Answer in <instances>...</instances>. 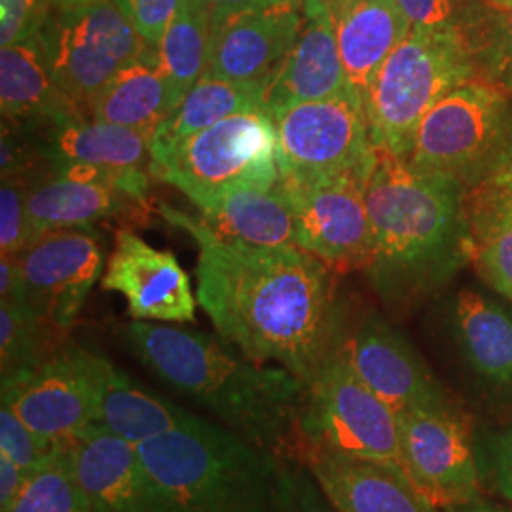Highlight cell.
I'll return each mask as SVG.
<instances>
[{
	"label": "cell",
	"mask_w": 512,
	"mask_h": 512,
	"mask_svg": "<svg viewBox=\"0 0 512 512\" xmlns=\"http://www.w3.org/2000/svg\"><path fill=\"white\" fill-rule=\"evenodd\" d=\"M200 219L219 236L258 247L298 245L289 200L277 186H239L196 200Z\"/></svg>",
	"instance_id": "cell-23"
},
{
	"label": "cell",
	"mask_w": 512,
	"mask_h": 512,
	"mask_svg": "<svg viewBox=\"0 0 512 512\" xmlns=\"http://www.w3.org/2000/svg\"><path fill=\"white\" fill-rule=\"evenodd\" d=\"M406 164L446 175L467 190L512 165V101L492 82L471 80L421 120Z\"/></svg>",
	"instance_id": "cell-6"
},
{
	"label": "cell",
	"mask_w": 512,
	"mask_h": 512,
	"mask_svg": "<svg viewBox=\"0 0 512 512\" xmlns=\"http://www.w3.org/2000/svg\"><path fill=\"white\" fill-rule=\"evenodd\" d=\"M304 4H279L211 23L205 73L232 82L268 86L293 50Z\"/></svg>",
	"instance_id": "cell-16"
},
{
	"label": "cell",
	"mask_w": 512,
	"mask_h": 512,
	"mask_svg": "<svg viewBox=\"0 0 512 512\" xmlns=\"http://www.w3.org/2000/svg\"><path fill=\"white\" fill-rule=\"evenodd\" d=\"M99 387L101 355L67 340L37 370L2 384V404L42 439L67 442L97 421Z\"/></svg>",
	"instance_id": "cell-11"
},
{
	"label": "cell",
	"mask_w": 512,
	"mask_h": 512,
	"mask_svg": "<svg viewBox=\"0 0 512 512\" xmlns=\"http://www.w3.org/2000/svg\"><path fill=\"white\" fill-rule=\"evenodd\" d=\"M342 355L355 374L397 414L450 408L418 351L376 315L366 317L344 340Z\"/></svg>",
	"instance_id": "cell-17"
},
{
	"label": "cell",
	"mask_w": 512,
	"mask_h": 512,
	"mask_svg": "<svg viewBox=\"0 0 512 512\" xmlns=\"http://www.w3.org/2000/svg\"><path fill=\"white\" fill-rule=\"evenodd\" d=\"M101 287L122 294L135 321L186 325L196 321L198 296L177 256L152 247L133 230L116 232Z\"/></svg>",
	"instance_id": "cell-15"
},
{
	"label": "cell",
	"mask_w": 512,
	"mask_h": 512,
	"mask_svg": "<svg viewBox=\"0 0 512 512\" xmlns=\"http://www.w3.org/2000/svg\"><path fill=\"white\" fill-rule=\"evenodd\" d=\"M192 416L156 391L133 380L128 372L101 357V387L97 421L120 439L139 446L165 435Z\"/></svg>",
	"instance_id": "cell-26"
},
{
	"label": "cell",
	"mask_w": 512,
	"mask_h": 512,
	"mask_svg": "<svg viewBox=\"0 0 512 512\" xmlns=\"http://www.w3.org/2000/svg\"><path fill=\"white\" fill-rule=\"evenodd\" d=\"M281 512H338L329 503V499L321 492L310 471L298 463L291 461L289 465V484L287 495Z\"/></svg>",
	"instance_id": "cell-40"
},
{
	"label": "cell",
	"mask_w": 512,
	"mask_h": 512,
	"mask_svg": "<svg viewBox=\"0 0 512 512\" xmlns=\"http://www.w3.org/2000/svg\"><path fill=\"white\" fill-rule=\"evenodd\" d=\"M205 4L209 8L211 23H217L241 12L270 8L279 4H304V0H205Z\"/></svg>",
	"instance_id": "cell-43"
},
{
	"label": "cell",
	"mask_w": 512,
	"mask_h": 512,
	"mask_svg": "<svg viewBox=\"0 0 512 512\" xmlns=\"http://www.w3.org/2000/svg\"><path fill=\"white\" fill-rule=\"evenodd\" d=\"M480 2L492 10H512V0H480Z\"/></svg>",
	"instance_id": "cell-48"
},
{
	"label": "cell",
	"mask_w": 512,
	"mask_h": 512,
	"mask_svg": "<svg viewBox=\"0 0 512 512\" xmlns=\"http://www.w3.org/2000/svg\"><path fill=\"white\" fill-rule=\"evenodd\" d=\"M202 2H205V0H202Z\"/></svg>",
	"instance_id": "cell-49"
},
{
	"label": "cell",
	"mask_w": 512,
	"mask_h": 512,
	"mask_svg": "<svg viewBox=\"0 0 512 512\" xmlns=\"http://www.w3.org/2000/svg\"><path fill=\"white\" fill-rule=\"evenodd\" d=\"M446 512H512L509 509H503V507H497V505H490V503H482L480 499L475 503H469V505H458V507H448L444 509Z\"/></svg>",
	"instance_id": "cell-46"
},
{
	"label": "cell",
	"mask_w": 512,
	"mask_h": 512,
	"mask_svg": "<svg viewBox=\"0 0 512 512\" xmlns=\"http://www.w3.org/2000/svg\"><path fill=\"white\" fill-rule=\"evenodd\" d=\"M40 40L55 86L84 114L116 74L150 50L112 0L50 10Z\"/></svg>",
	"instance_id": "cell-10"
},
{
	"label": "cell",
	"mask_w": 512,
	"mask_h": 512,
	"mask_svg": "<svg viewBox=\"0 0 512 512\" xmlns=\"http://www.w3.org/2000/svg\"><path fill=\"white\" fill-rule=\"evenodd\" d=\"M209 37L211 16L207 4L202 0H181L158 48L171 112L183 103L184 97L205 73Z\"/></svg>",
	"instance_id": "cell-30"
},
{
	"label": "cell",
	"mask_w": 512,
	"mask_h": 512,
	"mask_svg": "<svg viewBox=\"0 0 512 512\" xmlns=\"http://www.w3.org/2000/svg\"><path fill=\"white\" fill-rule=\"evenodd\" d=\"M486 10V14H476L471 33H461L475 55L476 67L482 69L495 86L511 90L512 10Z\"/></svg>",
	"instance_id": "cell-34"
},
{
	"label": "cell",
	"mask_w": 512,
	"mask_h": 512,
	"mask_svg": "<svg viewBox=\"0 0 512 512\" xmlns=\"http://www.w3.org/2000/svg\"><path fill=\"white\" fill-rule=\"evenodd\" d=\"M57 442L42 439L18 414L2 404L0 408V454L16 461L19 467L33 473L55 450Z\"/></svg>",
	"instance_id": "cell-36"
},
{
	"label": "cell",
	"mask_w": 512,
	"mask_h": 512,
	"mask_svg": "<svg viewBox=\"0 0 512 512\" xmlns=\"http://www.w3.org/2000/svg\"><path fill=\"white\" fill-rule=\"evenodd\" d=\"M277 167L283 183H311L342 175L370 177L378 148L372 141L365 99L357 90L300 103L272 116Z\"/></svg>",
	"instance_id": "cell-9"
},
{
	"label": "cell",
	"mask_w": 512,
	"mask_h": 512,
	"mask_svg": "<svg viewBox=\"0 0 512 512\" xmlns=\"http://www.w3.org/2000/svg\"><path fill=\"white\" fill-rule=\"evenodd\" d=\"M90 512H156L147 467L135 444L92 423L67 440Z\"/></svg>",
	"instance_id": "cell-18"
},
{
	"label": "cell",
	"mask_w": 512,
	"mask_h": 512,
	"mask_svg": "<svg viewBox=\"0 0 512 512\" xmlns=\"http://www.w3.org/2000/svg\"><path fill=\"white\" fill-rule=\"evenodd\" d=\"M476 71L475 55L459 27H412L366 93L376 148L406 160L425 114L444 95L471 82Z\"/></svg>",
	"instance_id": "cell-5"
},
{
	"label": "cell",
	"mask_w": 512,
	"mask_h": 512,
	"mask_svg": "<svg viewBox=\"0 0 512 512\" xmlns=\"http://www.w3.org/2000/svg\"><path fill=\"white\" fill-rule=\"evenodd\" d=\"M129 351L220 425L293 461L304 384L283 366L260 365L224 338L164 323L122 327Z\"/></svg>",
	"instance_id": "cell-2"
},
{
	"label": "cell",
	"mask_w": 512,
	"mask_h": 512,
	"mask_svg": "<svg viewBox=\"0 0 512 512\" xmlns=\"http://www.w3.org/2000/svg\"><path fill=\"white\" fill-rule=\"evenodd\" d=\"M401 467V421L349 366L342 349L304 387L298 448Z\"/></svg>",
	"instance_id": "cell-8"
},
{
	"label": "cell",
	"mask_w": 512,
	"mask_h": 512,
	"mask_svg": "<svg viewBox=\"0 0 512 512\" xmlns=\"http://www.w3.org/2000/svg\"><path fill=\"white\" fill-rule=\"evenodd\" d=\"M349 84L366 97L387 57L412 31L399 0H329Z\"/></svg>",
	"instance_id": "cell-21"
},
{
	"label": "cell",
	"mask_w": 512,
	"mask_h": 512,
	"mask_svg": "<svg viewBox=\"0 0 512 512\" xmlns=\"http://www.w3.org/2000/svg\"><path fill=\"white\" fill-rule=\"evenodd\" d=\"M38 131L37 147L57 167L95 164L116 169H148L152 137L135 129L97 122L84 112L59 114L54 120L25 128Z\"/></svg>",
	"instance_id": "cell-22"
},
{
	"label": "cell",
	"mask_w": 512,
	"mask_h": 512,
	"mask_svg": "<svg viewBox=\"0 0 512 512\" xmlns=\"http://www.w3.org/2000/svg\"><path fill=\"white\" fill-rule=\"evenodd\" d=\"M8 512H90L74 478L67 442H57L54 452L29 475Z\"/></svg>",
	"instance_id": "cell-33"
},
{
	"label": "cell",
	"mask_w": 512,
	"mask_h": 512,
	"mask_svg": "<svg viewBox=\"0 0 512 512\" xmlns=\"http://www.w3.org/2000/svg\"><path fill=\"white\" fill-rule=\"evenodd\" d=\"M0 109L4 122L21 128H37L59 114L82 112L55 86L40 33L0 48Z\"/></svg>",
	"instance_id": "cell-24"
},
{
	"label": "cell",
	"mask_w": 512,
	"mask_h": 512,
	"mask_svg": "<svg viewBox=\"0 0 512 512\" xmlns=\"http://www.w3.org/2000/svg\"><path fill=\"white\" fill-rule=\"evenodd\" d=\"M156 512H281L289 465L268 448L192 414L137 446Z\"/></svg>",
	"instance_id": "cell-3"
},
{
	"label": "cell",
	"mask_w": 512,
	"mask_h": 512,
	"mask_svg": "<svg viewBox=\"0 0 512 512\" xmlns=\"http://www.w3.org/2000/svg\"><path fill=\"white\" fill-rule=\"evenodd\" d=\"M160 213L198 243L196 296L220 338L256 363L283 366L310 384L346 340L332 268L298 245H249L165 203Z\"/></svg>",
	"instance_id": "cell-1"
},
{
	"label": "cell",
	"mask_w": 512,
	"mask_h": 512,
	"mask_svg": "<svg viewBox=\"0 0 512 512\" xmlns=\"http://www.w3.org/2000/svg\"><path fill=\"white\" fill-rule=\"evenodd\" d=\"M495 488L512 501V433L499 437L494 452Z\"/></svg>",
	"instance_id": "cell-45"
},
{
	"label": "cell",
	"mask_w": 512,
	"mask_h": 512,
	"mask_svg": "<svg viewBox=\"0 0 512 512\" xmlns=\"http://www.w3.org/2000/svg\"><path fill=\"white\" fill-rule=\"evenodd\" d=\"M135 205L143 203L118 188L80 183L61 175L31 184L27 192V211L38 236L50 230L80 228L95 220L112 219Z\"/></svg>",
	"instance_id": "cell-28"
},
{
	"label": "cell",
	"mask_w": 512,
	"mask_h": 512,
	"mask_svg": "<svg viewBox=\"0 0 512 512\" xmlns=\"http://www.w3.org/2000/svg\"><path fill=\"white\" fill-rule=\"evenodd\" d=\"M27 306L0 304V384L14 382L46 363L67 340Z\"/></svg>",
	"instance_id": "cell-32"
},
{
	"label": "cell",
	"mask_w": 512,
	"mask_h": 512,
	"mask_svg": "<svg viewBox=\"0 0 512 512\" xmlns=\"http://www.w3.org/2000/svg\"><path fill=\"white\" fill-rule=\"evenodd\" d=\"M351 88L338 50L329 0H304L302 29L293 50L264 90V110L274 116L294 105L330 99Z\"/></svg>",
	"instance_id": "cell-19"
},
{
	"label": "cell",
	"mask_w": 512,
	"mask_h": 512,
	"mask_svg": "<svg viewBox=\"0 0 512 512\" xmlns=\"http://www.w3.org/2000/svg\"><path fill=\"white\" fill-rule=\"evenodd\" d=\"M264 90L266 86L262 84L232 82L203 74L198 84L184 97L183 103L156 129L150 152L173 147L186 137L211 128L239 112L264 110Z\"/></svg>",
	"instance_id": "cell-29"
},
{
	"label": "cell",
	"mask_w": 512,
	"mask_h": 512,
	"mask_svg": "<svg viewBox=\"0 0 512 512\" xmlns=\"http://www.w3.org/2000/svg\"><path fill=\"white\" fill-rule=\"evenodd\" d=\"M465 236L478 272L512 300V165L471 190Z\"/></svg>",
	"instance_id": "cell-25"
},
{
	"label": "cell",
	"mask_w": 512,
	"mask_h": 512,
	"mask_svg": "<svg viewBox=\"0 0 512 512\" xmlns=\"http://www.w3.org/2000/svg\"><path fill=\"white\" fill-rule=\"evenodd\" d=\"M459 334L476 372L499 385H512V319L473 291H461L456 304Z\"/></svg>",
	"instance_id": "cell-31"
},
{
	"label": "cell",
	"mask_w": 512,
	"mask_h": 512,
	"mask_svg": "<svg viewBox=\"0 0 512 512\" xmlns=\"http://www.w3.org/2000/svg\"><path fill=\"white\" fill-rule=\"evenodd\" d=\"M29 471L19 467L16 461L0 454V512H8L23 492Z\"/></svg>",
	"instance_id": "cell-42"
},
{
	"label": "cell",
	"mask_w": 512,
	"mask_h": 512,
	"mask_svg": "<svg viewBox=\"0 0 512 512\" xmlns=\"http://www.w3.org/2000/svg\"><path fill=\"white\" fill-rule=\"evenodd\" d=\"M368 179L342 175L311 183L279 181L293 211L298 247L332 270H368L372 262V230L366 211Z\"/></svg>",
	"instance_id": "cell-12"
},
{
	"label": "cell",
	"mask_w": 512,
	"mask_h": 512,
	"mask_svg": "<svg viewBox=\"0 0 512 512\" xmlns=\"http://www.w3.org/2000/svg\"><path fill=\"white\" fill-rule=\"evenodd\" d=\"M0 304L25 306L23 279L16 256H0Z\"/></svg>",
	"instance_id": "cell-44"
},
{
	"label": "cell",
	"mask_w": 512,
	"mask_h": 512,
	"mask_svg": "<svg viewBox=\"0 0 512 512\" xmlns=\"http://www.w3.org/2000/svg\"><path fill=\"white\" fill-rule=\"evenodd\" d=\"M465 203L467 188L456 179L414 169L378 148L366 184L368 270L384 293H404L437 272L465 226Z\"/></svg>",
	"instance_id": "cell-4"
},
{
	"label": "cell",
	"mask_w": 512,
	"mask_h": 512,
	"mask_svg": "<svg viewBox=\"0 0 512 512\" xmlns=\"http://www.w3.org/2000/svg\"><path fill=\"white\" fill-rule=\"evenodd\" d=\"M302 463L338 512H437L393 463L300 448Z\"/></svg>",
	"instance_id": "cell-20"
},
{
	"label": "cell",
	"mask_w": 512,
	"mask_h": 512,
	"mask_svg": "<svg viewBox=\"0 0 512 512\" xmlns=\"http://www.w3.org/2000/svg\"><path fill=\"white\" fill-rule=\"evenodd\" d=\"M171 114L158 52L147 50L116 74L93 99L88 116L152 137Z\"/></svg>",
	"instance_id": "cell-27"
},
{
	"label": "cell",
	"mask_w": 512,
	"mask_h": 512,
	"mask_svg": "<svg viewBox=\"0 0 512 512\" xmlns=\"http://www.w3.org/2000/svg\"><path fill=\"white\" fill-rule=\"evenodd\" d=\"M412 27H459V0H399Z\"/></svg>",
	"instance_id": "cell-41"
},
{
	"label": "cell",
	"mask_w": 512,
	"mask_h": 512,
	"mask_svg": "<svg viewBox=\"0 0 512 512\" xmlns=\"http://www.w3.org/2000/svg\"><path fill=\"white\" fill-rule=\"evenodd\" d=\"M150 175L192 202L239 186H277V135L264 110L239 112L173 147L150 152Z\"/></svg>",
	"instance_id": "cell-7"
},
{
	"label": "cell",
	"mask_w": 512,
	"mask_h": 512,
	"mask_svg": "<svg viewBox=\"0 0 512 512\" xmlns=\"http://www.w3.org/2000/svg\"><path fill=\"white\" fill-rule=\"evenodd\" d=\"M126 16L135 33L152 52H158L169 23L175 18L181 0H112Z\"/></svg>",
	"instance_id": "cell-37"
},
{
	"label": "cell",
	"mask_w": 512,
	"mask_h": 512,
	"mask_svg": "<svg viewBox=\"0 0 512 512\" xmlns=\"http://www.w3.org/2000/svg\"><path fill=\"white\" fill-rule=\"evenodd\" d=\"M27 179H2L0 184V255L18 256L35 239L37 230L27 211Z\"/></svg>",
	"instance_id": "cell-35"
},
{
	"label": "cell",
	"mask_w": 512,
	"mask_h": 512,
	"mask_svg": "<svg viewBox=\"0 0 512 512\" xmlns=\"http://www.w3.org/2000/svg\"><path fill=\"white\" fill-rule=\"evenodd\" d=\"M97 0H48L52 10H69V8H78V6H86Z\"/></svg>",
	"instance_id": "cell-47"
},
{
	"label": "cell",
	"mask_w": 512,
	"mask_h": 512,
	"mask_svg": "<svg viewBox=\"0 0 512 512\" xmlns=\"http://www.w3.org/2000/svg\"><path fill=\"white\" fill-rule=\"evenodd\" d=\"M16 258L25 306L67 332L103 270V249L95 234L88 226L50 230Z\"/></svg>",
	"instance_id": "cell-14"
},
{
	"label": "cell",
	"mask_w": 512,
	"mask_h": 512,
	"mask_svg": "<svg viewBox=\"0 0 512 512\" xmlns=\"http://www.w3.org/2000/svg\"><path fill=\"white\" fill-rule=\"evenodd\" d=\"M50 10L48 0H0V48L37 37Z\"/></svg>",
	"instance_id": "cell-38"
},
{
	"label": "cell",
	"mask_w": 512,
	"mask_h": 512,
	"mask_svg": "<svg viewBox=\"0 0 512 512\" xmlns=\"http://www.w3.org/2000/svg\"><path fill=\"white\" fill-rule=\"evenodd\" d=\"M401 421V469L437 509L478 501L480 476L465 421L450 408L410 410Z\"/></svg>",
	"instance_id": "cell-13"
},
{
	"label": "cell",
	"mask_w": 512,
	"mask_h": 512,
	"mask_svg": "<svg viewBox=\"0 0 512 512\" xmlns=\"http://www.w3.org/2000/svg\"><path fill=\"white\" fill-rule=\"evenodd\" d=\"M0 171L2 179H27L31 177V167L37 164V158H42V152L37 145L27 143L23 131L18 133L14 126L2 122V137H0Z\"/></svg>",
	"instance_id": "cell-39"
}]
</instances>
